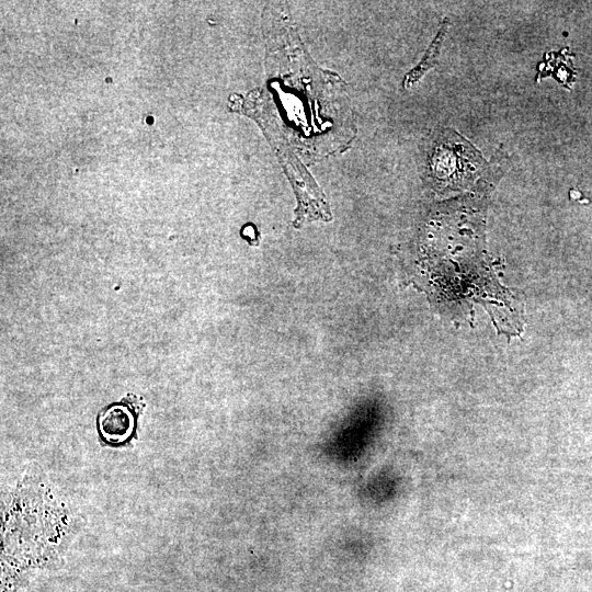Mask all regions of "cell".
<instances>
[{"mask_svg":"<svg viewBox=\"0 0 592 592\" xmlns=\"http://www.w3.org/2000/svg\"><path fill=\"white\" fill-rule=\"evenodd\" d=\"M456 139L452 137L449 143L436 148L434 156L446 159V162L433 161V172L446 185L459 186L479 174L483 161L469 144L463 140L456 143Z\"/></svg>","mask_w":592,"mask_h":592,"instance_id":"cell-1","label":"cell"},{"mask_svg":"<svg viewBox=\"0 0 592 592\" xmlns=\"http://www.w3.org/2000/svg\"><path fill=\"white\" fill-rule=\"evenodd\" d=\"M100 431L111 442L126 440L134 426L132 412L124 406H112L100 417Z\"/></svg>","mask_w":592,"mask_h":592,"instance_id":"cell-2","label":"cell"},{"mask_svg":"<svg viewBox=\"0 0 592 592\" xmlns=\"http://www.w3.org/2000/svg\"><path fill=\"white\" fill-rule=\"evenodd\" d=\"M446 29L447 23H444L440 29V32L436 35L435 39L431 44L430 48L425 53L421 62L406 76L403 80V86L406 88L415 83L424 75L425 71H428L431 67H433V65L436 64V57L440 53V47Z\"/></svg>","mask_w":592,"mask_h":592,"instance_id":"cell-3","label":"cell"}]
</instances>
